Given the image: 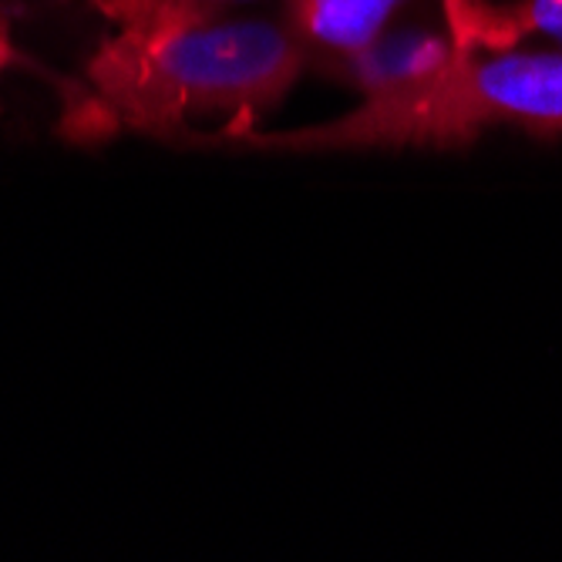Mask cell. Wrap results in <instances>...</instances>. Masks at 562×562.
I'll use <instances>...</instances> for the list:
<instances>
[{
    "mask_svg": "<svg viewBox=\"0 0 562 562\" xmlns=\"http://www.w3.org/2000/svg\"><path fill=\"white\" fill-rule=\"evenodd\" d=\"M454 47L472 55L475 47H505L526 34H549L562 41V0H522L513 8H488L482 0H445Z\"/></svg>",
    "mask_w": 562,
    "mask_h": 562,
    "instance_id": "277c9868",
    "label": "cell"
},
{
    "mask_svg": "<svg viewBox=\"0 0 562 562\" xmlns=\"http://www.w3.org/2000/svg\"><path fill=\"white\" fill-rule=\"evenodd\" d=\"M303 71L290 24L220 18L162 27H115L88 61V88L65 115L75 138L119 128L189 135L220 122L233 142L277 109Z\"/></svg>",
    "mask_w": 562,
    "mask_h": 562,
    "instance_id": "6da1fadb",
    "label": "cell"
},
{
    "mask_svg": "<svg viewBox=\"0 0 562 562\" xmlns=\"http://www.w3.org/2000/svg\"><path fill=\"white\" fill-rule=\"evenodd\" d=\"M11 58H14V47H11V37H8L4 24H0V71L11 65Z\"/></svg>",
    "mask_w": 562,
    "mask_h": 562,
    "instance_id": "8992f818",
    "label": "cell"
},
{
    "mask_svg": "<svg viewBox=\"0 0 562 562\" xmlns=\"http://www.w3.org/2000/svg\"><path fill=\"white\" fill-rule=\"evenodd\" d=\"M397 8L401 0H290V27L303 44L364 55Z\"/></svg>",
    "mask_w": 562,
    "mask_h": 562,
    "instance_id": "3957f363",
    "label": "cell"
},
{
    "mask_svg": "<svg viewBox=\"0 0 562 562\" xmlns=\"http://www.w3.org/2000/svg\"><path fill=\"white\" fill-rule=\"evenodd\" d=\"M252 0H91V8L109 18L112 27H162L233 18L236 8Z\"/></svg>",
    "mask_w": 562,
    "mask_h": 562,
    "instance_id": "5b68a950",
    "label": "cell"
},
{
    "mask_svg": "<svg viewBox=\"0 0 562 562\" xmlns=\"http://www.w3.org/2000/svg\"><path fill=\"white\" fill-rule=\"evenodd\" d=\"M562 128V55L475 58L451 50L435 65L378 81L361 105L293 132H246L257 151H353L448 145L482 128Z\"/></svg>",
    "mask_w": 562,
    "mask_h": 562,
    "instance_id": "7a4b0ae2",
    "label": "cell"
}]
</instances>
